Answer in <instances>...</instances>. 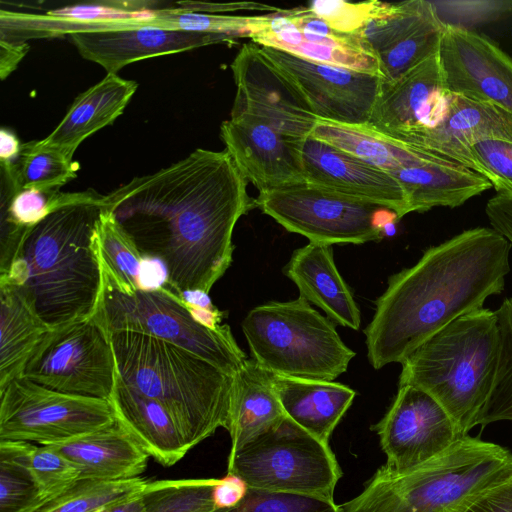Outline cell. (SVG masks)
<instances>
[{
    "label": "cell",
    "mask_w": 512,
    "mask_h": 512,
    "mask_svg": "<svg viewBox=\"0 0 512 512\" xmlns=\"http://www.w3.org/2000/svg\"><path fill=\"white\" fill-rule=\"evenodd\" d=\"M231 155L196 149L105 195V207L179 295L210 292L232 262L237 221L256 208Z\"/></svg>",
    "instance_id": "cell-1"
},
{
    "label": "cell",
    "mask_w": 512,
    "mask_h": 512,
    "mask_svg": "<svg viewBox=\"0 0 512 512\" xmlns=\"http://www.w3.org/2000/svg\"><path fill=\"white\" fill-rule=\"evenodd\" d=\"M511 242L492 227L464 230L426 249L411 267L392 275L364 330L375 369L402 363L425 340L502 293Z\"/></svg>",
    "instance_id": "cell-2"
},
{
    "label": "cell",
    "mask_w": 512,
    "mask_h": 512,
    "mask_svg": "<svg viewBox=\"0 0 512 512\" xmlns=\"http://www.w3.org/2000/svg\"><path fill=\"white\" fill-rule=\"evenodd\" d=\"M105 195L93 189L73 196L34 225L23 238L0 283L14 285L51 328L92 317L102 268L95 232Z\"/></svg>",
    "instance_id": "cell-3"
},
{
    "label": "cell",
    "mask_w": 512,
    "mask_h": 512,
    "mask_svg": "<svg viewBox=\"0 0 512 512\" xmlns=\"http://www.w3.org/2000/svg\"><path fill=\"white\" fill-rule=\"evenodd\" d=\"M108 336L119 375L166 409L189 450L218 428L227 430L233 375L152 336Z\"/></svg>",
    "instance_id": "cell-4"
},
{
    "label": "cell",
    "mask_w": 512,
    "mask_h": 512,
    "mask_svg": "<svg viewBox=\"0 0 512 512\" xmlns=\"http://www.w3.org/2000/svg\"><path fill=\"white\" fill-rule=\"evenodd\" d=\"M500 354L495 310L480 308L456 318L418 346L401 363L399 385L433 396L461 436L477 426L491 393Z\"/></svg>",
    "instance_id": "cell-5"
},
{
    "label": "cell",
    "mask_w": 512,
    "mask_h": 512,
    "mask_svg": "<svg viewBox=\"0 0 512 512\" xmlns=\"http://www.w3.org/2000/svg\"><path fill=\"white\" fill-rule=\"evenodd\" d=\"M512 470V453L466 435L445 452L397 473L384 465L339 512H449Z\"/></svg>",
    "instance_id": "cell-6"
},
{
    "label": "cell",
    "mask_w": 512,
    "mask_h": 512,
    "mask_svg": "<svg viewBox=\"0 0 512 512\" xmlns=\"http://www.w3.org/2000/svg\"><path fill=\"white\" fill-rule=\"evenodd\" d=\"M241 327L252 359L274 375L333 381L355 356L334 323L300 296L254 307Z\"/></svg>",
    "instance_id": "cell-7"
},
{
    "label": "cell",
    "mask_w": 512,
    "mask_h": 512,
    "mask_svg": "<svg viewBox=\"0 0 512 512\" xmlns=\"http://www.w3.org/2000/svg\"><path fill=\"white\" fill-rule=\"evenodd\" d=\"M94 317L108 335L133 332L163 340L235 374L248 359L227 324L210 327L165 282L125 292L103 275Z\"/></svg>",
    "instance_id": "cell-8"
},
{
    "label": "cell",
    "mask_w": 512,
    "mask_h": 512,
    "mask_svg": "<svg viewBox=\"0 0 512 512\" xmlns=\"http://www.w3.org/2000/svg\"><path fill=\"white\" fill-rule=\"evenodd\" d=\"M227 473L240 476L249 488L330 500L342 476L329 445L287 416L229 453Z\"/></svg>",
    "instance_id": "cell-9"
},
{
    "label": "cell",
    "mask_w": 512,
    "mask_h": 512,
    "mask_svg": "<svg viewBox=\"0 0 512 512\" xmlns=\"http://www.w3.org/2000/svg\"><path fill=\"white\" fill-rule=\"evenodd\" d=\"M255 201L287 231L329 246L378 241L399 220L385 206L307 182L259 192Z\"/></svg>",
    "instance_id": "cell-10"
},
{
    "label": "cell",
    "mask_w": 512,
    "mask_h": 512,
    "mask_svg": "<svg viewBox=\"0 0 512 512\" xmlns=\"http://www.w3.org/2000/svg\"><path fill=\"white\" fill-rule=\"evenodd\" d=\"M115 422L107 399L59 392L25 377L0 391V442L57 444Z\"/></svg>",
    "instance_id": "cell-11"
},
{
    "label": "cell",
    "mask_w": 512,
    "mask_h": 512,
    "mask_svg": "<svg viewBox=\"0 0 512 512\" xmlns=\"http://www.w3.org/2000/svg\"><path fill=\"white\" fill-rule=\"evenodd\" d=\"M116 371L109 336L92 316L52 328L20 377L59 392L109 400Z\"/></svg>",
    "instance_id": "cell-12"
},
{
    "label": "cell",
    "mask_w": 512,
    "mask_h": 512,
    "mask_svg": "<svg viewBox=\"0 0 512 512\" xmlns=\"http://www.w3.org/2000/svg\"><path fill=\"white\" fill-rule=\"evenodd\" d=\"M371 429L386 454L384 466L397 473L432 460L464 437L443 406L413 385L398 386L390 408Z\"/></svg>",
    "instance_id": "cell-13"
},
{
    "label": "cell",
    "mask_w": 512,
    "mask_h": 512,
    "mask_svg": "<svg viewBox=\"0 0 512 512\" xmlns=\"http://www.w3.org/2000/svg\"><path fill=\"white\" fill-rule=\"evenodd\" d=\"M231 70L236 85L231 116L248 115L297 138L310 135L317 116L258 44L245 43L231 63Z\"/></svg>",
    "instance_id": "cell-14"
},
{
    "label": "cell",
    "mask_w": 512,
    "mask_h": 512,
    "mask_svg": "<svg viewBox=\"0 0 512 512\" xmlns=\"http://www.w3.org/2000/svg\"><path fill=\"white\" fill-rule=\"evenodd\" d=\"M260 47L296 86L319 120L342 124L369 122L383 81L381 76Z\"/></svg>",
    "instance_id": "cell-15"
},
{
    "label": "cell",
    "mask_w": 512,
    "mask_h": 512,
    "mask_svg": "<svg viewBox=\"0 0 512 512\" xmlns=\"http://www.w3.org/2000/svg\"><path fill=\"white\" fill-rule=\"evenodd\" d=\"M439 55L448 92L488 103L512 116V58L497 44L445 22Z\"/></svg>",
    "instance_id": "cell-16"
},
{
    "label": "cell",
    "mask_w": 512,
    "mask_h": 512,
    "mask_svg": "<svg viewBox=\"0 0 512 512\" xmlns=\"http://www.w3.org/2000/svg\"><path fill=\"white\" fill-rule=\"evenodd\" d=\"M448 90L439 51L393 81H382L369 124L403 143L444 116Z\"/></svg>",
    "instance_id": "cell-17"
},
{
    "label": "cell",
    "mask_w": 512,
    "mask_h": 512,
    "mask_svg": "<svg viewBox=\"0 0 512 512\" xmlns=\"http://www.w3.org/2000/svg\"><path fill=\"white\" fill-rule=\"evenodd\" d=\"M220 137L225 150L259 192L306 182L301 155L304 138L284 134L248 115L224 121Z\"/></svg>",
    "instance_id": "cell-18"
},
{
    "label": "cell",
    "mask_w": 512,
    "mask_h": 512,
    "mask_svg": "<svg viewBox=\"0 0 512 512\" xmlns=\"http://www.w3.org/2000/svg\"><path fill=\"white\" fill-rule=\"evenodd\" d=\"M301 155L307 183L407 213L400 184L389 173L312 136L302 140Z\"/></svg>",
    "instance_id": "cell-19"
},
{
    "label": "cell",
    "mask_w": 512,
    "mask_h": 512,
    "mask_svg": "<svg viewBox=\"0 0 512 512\" xmlns=\"http://www.w3.org/2000/svg\"><path fill=\"white\" fill-rule=\"evenodd\" d=\"M147 22L124 29L73 33L69 38L84 59L100 65L107 74H117L143 59L232 40L221 34L167 29Z\"/></svg>",
    "instance_id": "cell-20"
},
{
    "label": "cell",
    "mask_w": 512,
    "mask_h": 512,
    "mask_svg": "<svg viewBox=\"0 0 512 512\" xmlns=\"http://www.w3.org/2000/svg\"><path fill=\"white\" fill-rule=\"evenodd\" d=\"M485 138L512 140V116L488 103L449 92L443 118L414 136L408 145L458 162L481 175L471 147Z\"/></svg>",
    "instance_id": "cell-21"
},
{
    "label": "cell",
    "mask_w": 512,
    "mask_h": 512,
    "mask_svg": "<svg viewBox=\"0 0 512 512\" xmlns=\"http://www.w3.org/2000/svg\"><path fill=\"white\" fill-rule=\"evenodd\" d=\"M389 174L403 190L407 213L455 208L492 187L479 173L432 153Z\"/></svg>",
    "instance_id": "cell-22"
},
{
    "label": "cell",
    "mask_w": 512,
    "mask_h": 512,
    "mask_svg": "<svg viewBox=\"0 0 512 512\" xmlns=\"http://www.w3.org/2000/svg\"><path fill=\"white\" fill-rule=\"evenodd\" d=\"M269 15L265 30L253 36L252 42L314 62L381 76L377 58L357 34H345L332 28L321 33L302 31L289 21L284 9Z\"/></svg>",
    "instance_id": "cell-23"
},
{
    "label": "cell",
    "mask_w": 512,
    "mask_h": 512,
    "mask_svg": "<svg viewBox=\"0 0 512 512\" xmlns=\"http://www.w3.org/2000/svg\"><path fill=\"white\" fill-rule=\"evenodd\" d=\"M283 272L297 286L300 297L321 308L333 323L360 328V310L337 270L331 246L309 242L296 249Z\"/></svg>",
    "instance_id": "cell-24"
},
{
    "label": "cell",
    "mask_w": 512,
    "mask_h": 512,
    "mask_svg": "<svg viewBox=\"0 0 512 512\" xmlns=\"http://www.w3.org/2000/svg\"><path fill=\"white\" fill-rule=\"evenodd\" d=\"M50 446L77 467L80 478L101 481L137 478L145 471L150 457L117 420L107 427Z\"/></svg>",
    "instance_id": "cell-25"
},
{
    "label": "cell",
    "mask_w": 512,
    "mask_h": 512,
    "mask_svg": "<svg viewBox=\"0 0 512 512\" xmlns=\"http://www.w3.org/2000/svg\"><path fill=\"white\" fill-rule=\"evenodd\" d=\"M136 89V82L125 80L117 74H107L79 94L60 123L38 142L57 149L72 160L86 138L113 123L123 113Z\"/></svg>",
    "instance_id": "cell-26"
},
{
    "label": "cell",
    "mask_w": 512,
    "mask_h": 512,
    "mask_svg": "<svg viewBox=\"0 0 512 512\" xmlns=\"http://www.w3.org/2000/svg\"><path fill=\"white\" fill-rule=\"evenodd\" d=\"M109 401L116 420L161 465L173 466L189 451L166 409L127 384L117 371Z\"/></svg>",
    "instance_id": "cell-27"
},
{
    "label": "cell",
    "mask_w": 512,
    "mask_h": 512,
    "mask_svg": "<svg viewBox=\"0 0 512 512\" xmlns=\"http://www.w3.org/2000/svg\"><path fill=\"white\" fill-rule=\"evenodd\" d=\"M274 385L285 415L325 444L356 396L334 381L274 375Z\"/></svg>",
    "instance_id": "cell-28"
},
{
    "label": "cell",
    "mask_w": 512,
    "mask_h": 512,
    "mask_svg": "<svg viewBox=\"0 0 512 512\" xmlns=\"http://www.w3.org/2000/svg\"><path fill=\"white\" fill-rule=\"evenodd\" d=\"M274 374L247 359L233 374L229 423L230 453L276 426L285 417Z\"/></svg>",
    "instance_id": "cell-29"
},
{
    "label": "cell",
    "mask_w": 512,
    "mask_h": 512,
    "mask_svg": "<svg viewBox=\"0 0 512 512\" xmlns=\"http://www.w3.org/2000/svg\"><path fill=\"white\" fill-rule=\"evenodd\" d=\"M72 196L73 192L22 188L13 163L0 162V276L10 269L26 233Z\"/></svg>",
    "instance_id": "cell-30"
},
{
    "label": "cell",
    "mask_w": 512,
    "mask_h": 512,
    "mask_svg": "<svg viewBox=\"0 0 512 512\" xmlns=\"http://www.w3.org/2000/svg\"><path fill=\"white\" fill-rule=\"evenodd\" d=\"M51 329L18 288L0 283V391L21 376Z\"/></svg>",
    "instance_id": "cell-31"
},
{
    "label": "cell",
    "mask_w": 512,
    "mask_h": 512,
    "mask_svg": "<svg viewBox=\"0 0 512 512\" xmlns=\"http://www.w3.org/2000/svg\"><path fill=\"white\" fill-rule=\"evenodd\" d=\"M310 136L387 173L430 154L382 133L369 123L342 124L318 119Z\"/></svg>",
    "instance_id": "cell-32"
},
{
    "label": "cell",
    "mask_w": 512,
    "mask_h": 512,
    "mask_svg": "<svg viewBox=\"0 0 512 512\" xmlns=\"http://www.w3.org/2000/svg\"><path fill=\"white\" fill-rule=\"evenodd\" d=\"M147 483L140 477L120 481L79 478L62 490L39 498L22 512H100L140 493Z\"/></svg>",
    "instance_id": "cell-33"
},
{
    "label": "cell",
    "mask_w": 512,
    "mask_h": 512,
    "mask_svg": "<svg viewBox=\"0 0 512 512\" xmlns=\"http://www.w3.org/2000/svg\"><path fill=\"white\" fill-rule=\"evenodd\" d=\"M95 247L102 273L125 292L142 288L144 258L106 207L95 232Z\"/></svg>",
    "instance_id": "cell-34"
},
{
    "label": "cell",
    "mask_w": 512,
    "mask_h": 512,
    "mask_svg": "<svg viewBox=\"0 0 512 512\" xmlns=\"http://www.w3.org/2000/svg\"><path fill=\"white\" fill-rule=\"evenodd\" d=\"M445 22L434 8L407 34L377 55L383 81H393L439 51Z\"/></svg>",
    "instance_id": "cell-35"
},
{
    "label": "cell",
    "mask_w": 512,
    "mask_h": 512,
    "mask_svg": "<svg viewBox=\"0 0 512 512\" xmlns=\"http://www.w3.org/2000/svg\"><path fill=\"white\" fill-rule=\"evenodd\" d=\"M32 444L0 442V512H22L41 497L30 469Z\"/></svg>",
    "instance_id": "cell-36"
},
{
    "label": "cell",
    "mask_w": 512,
    "mask_h": 512,
    "mask_svg": "<svg viewBox=\"0 0 512 512\" xmlns=\"http://www.w3.org/2000/svg\"><path fill=\"white\" fill-rule=\"evenodd\" d=\"M77 166L55 148L38 141L23 144L13 171L22 188L60 190L76 177Z\"/></svg>",
    "instance_id": "cell-37"
},
{
    "label": "cell",
    "mask_w": 512,
    "mask_h": 512,
    "mask_svg": "<svg viewBox=\"0 0 512 512\" xmlns=\"http://www.w3.org/2000/svg\"><path fill=\"white\" fill-rule=\"evenodd\" d=\"M270 15L230 16L191 12L180 8L160 9L149 21L152 26L196 33L221 34L232 40L252 38L265 30Z\"/></svg>",
    "instance_id": "cell-38"
},
{
    "label": "cell",
    "mask_w": 512,
    "mask_h": 512,
    "mask_svg": "<svg viewBox=\"0 0 512 512\" xmlns=\"http://www.w3.org/2000/svg\"><path fill=\"white\" fill-rule=\"evenodd\" d=\"M220 479L148 482L142 491L144 512H214L213 489Z\"/></svg>",
    "instance_id": "cell-39"
},
{
    "label": "cell",
    "mask_w": 512,
    "mask_h": 512,
    "mask_svg": "<svg viewBox=\"0 0 512 512\" xmlns=\"http://www.w3.org/2000/svg\"><path fill=\"white\" fill-rule=\"evenodd\" d=\"M500 332V354L494 384L477 425L512 421V297L495 310Z\"/></svg>",
    "instance_id": "cell-40"
},
{
    "label": "cell",
    "mask_w": 512,
    "mask_h": 512,
    "mask_svg": "<svg viewBox=\"0 0 512 512\" xmlns=\"http://www.w3.org/2000/svg\"><path fill=\"white\" fill-rule=\"evenodd\" d=\"M434 6L424 0L393 3L387 13L370 20L356 34L377 58L380 52L413 29Z\"/></svg>",
    "instance_id": "cell-41"
},
{
    "label": "cell",
    "mask_w": 512,
    "mask_h": 512,
    "mask_svg": "<svg viewBox=\"0 0 512 512\" xmlns=\"http://www.w3.org/2000/svg\"><path fill=\"white\" fill-rule=\"evenodd\" d=\"M393 3L380 1L346 2L343 0H315L307 8L324 20L335 31L356 34L370 20L387 13Z\"/></svg>",
    "instance_id": "cell-42"
},
{
    "label": "cell",
    "mask_w": 512,
    "mask_h": 512,
    "mask_svg": "<svg viewBox=\"0 0 512 512\" xmlns=\"http://www.w3.org/2000/svg\"><path fill=\"white\" fill-rule=\"evenodd\" d=\"M214 512H339L334 500L249 488L235 507Z\"/></svg>",
    "instance_id": "cell-43"
},
{
    "label": "cell",
    "mask_w": 512,
    "mask_h": 512,
    "mask_svg": "<svg viewBox=\"0 0 512 512\" xmlns=\"http://www.w3.org/2000/svg\"><path fill=\"white\" fill-rule=\"evenodd\" d=\"M471 153L497 194L512 197V140L481 139L472 145Z\"/></svg>",
    "instance_id": "cell-44"
},
{
    "label": "cell",
    "mask_w": 512,
    "mask_h": 512,
    "mask_svg": "<svg viewBox=\"0 0 512 512\" xmlns=\"http://www.w3.org/2000/svg\"><path fill=\"white\" fill-rule=\"evenodd\" d=\"M29 465L40 488V498L52 495L80 478L77 467L50 445H33Z\"/></svg>",
    "instance_id": "cell-45"
},
{
    "label": "cell",
    "mask_w": 512,
    "mask_h": 512,
    "mask_svg": "<svg viewBox=\"0 0 512 512\" xmlns=\"http://www.w3.org/2000/svg\"><path fill=\"white\" fill-rule=\"evenodd\" d=\"M449 512H512V470L468 496Z\"/></svg>",
    "instance_id": "cell-46"
},
{
    "label": "cell",
    "mask_w": 512,
    "mask_h": 512,
    "mask_svg": "<svg viewBox=\"0 0 512 512\" xmlns=\"http://www.w3.org/2000/svg\"><path fill=\"white\" fill-rule=\"evenodd\" d=\"M249 486L240 476L227 473L213 489V501L217 509H227L238 505L246 496Z\"/></svg>",
    "instance_id": "cell-47"
},
{
    "label": "cell",
    "mask_w": 512,
    "mask_h": 512,
    "mask_svg": "<svg viewBox=\"0 0 512 512\" xmlns=\"http://www.w3.org/2000/svg\"><path fill=\"white\" fill-rule=\"evenodd\" d=\"M485 213L491 227L512 244V197L496 194L488 200Z\"/></svg>",
    "instance_id": "cell-48"
},
{
    "label": "cell",
    "mask_w": 512,
    "mask_h": 512,
    "mask_svg": "<svg viewBox=\"0 0 512 512\" xmlns=\"http://www.w3.org/2000/svg\"><path fill=\"white\" fill-rule=\"evenodd\" d=\"M0 74L5 79L17 66L26 54L28 45L26 43H11L0 40Z\"/></svg>",
    "instance_id": "cell-49"
},
{
    "label": "cell",
    "mask_w": 512,
    "mask_h": 512,
    "mask_svg": "<svg viewBox=\"0 0 512 512\" xmlns=\"http://www.w3.org/2000/svg\"><path fill=\"white\" fill-rule=\"evenodd\" d=\"M16 135L6 128L0 131V162L14 163L21 151Z\"/></svg>",
    "instance_id": "cell-50"
},
{
    "label": "cell",
    "mask_w": 512,
    "mask_h": 512,
    "mask_svg": "<svg viewBox=\"0 0 512 512\" xmlns=\"http://www.w3.org/2000/svg\"><path fill=\"white\" fill-rule=\"evenodd\" d=\"M142 491L131 498L108 506L100 512H144L145 502L141 494Z\"/></svg>",
    "instance_id": "cell-51"
}]
</instances>
